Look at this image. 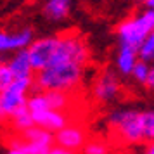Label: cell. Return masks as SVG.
<instances>
[{"instance_id": "1", "label": "cell", "mask_w": 154, "mask_h": 154, "mask_svg": "<svg viewBox=\"0 0 154 154\" xmlns=\"http://www.w3.org/2000/svg\"><path fill=\"white\" fill-rule=\"evenodd\" d=\"M85 76V66L75 63H66V64H56L49 66L45 69L38 71L33 75V83L35 90L40 92H64L71 94L80 88V85L83 83Z\"/></svg>"}, {"instance_id": "2", "label": "cell", "mask_w": 154, "mask_h": 154, "mask_svg": "<svg viewBox=\"0 0 154 154\" xmlns=\"http://www.w3.org/2000/svg\"><path fill=\"white\" fill-rule=\"evenodd\" d=\"M106 123L111 133L123 144L137 146L142 144V125H140V109L137 107H114L107 112Z\"/></svg>"}, {"instance_id": "3", "label": "cell", "mask_w": 154, "mask_h": 154, "mask_svg": "<svg viewBox=\"0 0 154 154\" xmlns=\"http://www.w3.org/2000/svg\"><path fill=\"white\" fill-rule=\"evenodd\" d=\"M88 61H90L88 43L78 31H66V33L56 35V49H54L49 66L66 64V63L87 66Z\"/></svg>"}, {"instance_id": "4", "label": "cell", "mask_w": 154, "mask_h": 154, "mask_svg": "<svg viewBox=\"0 0 154 154\" xmlns=\"http://www.w3.org/2000/svg\"><path fill=\"white\" fill-rule=\"evenodd\" d=\"M154 29V11L144 9L126 17L116 26L118 45H126L139 50L142 40Z\"/></svg>"}, {"instance_id": "5", "label": "cell", "mask_w": 154, "mask_h": 154, "mask_svg": "<svg viewBox=\"0 0 154 154\" xmlns=\"http://www.w3.org/2000/svg\"><path fill=\"white\" fill-rule=\"evenodd\" d=\"M33 90V78H16L5 90L0 92V107L4 112V119H9L16 109L26 106V99Z\"/></svg>"}, {"instance_id": "6", "label": "cell", "mask_w": 154, "mask_h": 154, "mask_svg": "<svg viewBox=\"0 0 154 154\" xmlns=\"http://www.w3.org/2000/svg\"><path fill=\"white\" fill-rule=\"evenodd\" d=\"M123 94V85L118 73L111 68L100 71L92 85V95L99 104H111Z\"/></svg>"}, {"instance_id": "7", "label": "cell", "mask_w": 154, "mask_h": 154, "mask_svg": "<svg viewBox=\"0 0 154 154\" xmlns=\"http://www.w3.org/2000/svg\"><path fill=\"white\" fill-rule=\"evenodd\" d=\"M54 49H56V36L35 38L29 43V47L26 50H28V57L29 63H31V68H33V73H38V71L45 69L49 66Z\"/></svg>"}, {"instance_id": "8", "label": "cell", "mask_w": 154, "mask_h": 154, "mask_svg": "<svg viewBox=\"0 0 154 154\" xmlns=\"http://www.w3.org/2000/svg\"><path fill=\"white\" fill-rule=\"evenodd\" d=\"M87 140H88L87 130L80 123H68L54 133V144L64 147L68 151H73V152L82 151Z\"/></svg>"}, {"instance_id": "9", "label": "cell", "mask_w": 154, "mask_h": 154, "mask_svg": "<svg viewBox=\"0 0 154 154\" xmlns=\"http://www.w3.org/2000/svg\"><path fill=\"white\" fill-rule=\"evenodd\" d=\"M33 40L35 33L29 26H23L21 29H16L14 33L0 29V54H12L17 50L28 49Z\"/></svg>"}, {"instance_id": "10", "label": "cell", "mask_w": 154, "mask_h": 154, "mask_svg": "<svg viewBox=\"0 0 154 154\" xmlns=\"http://www.w3.org/2000/svg\"><path fill=\"white\" fill-rule=\"evenodd\" d=\"M33 125L42 126L45 130H49L50 133H56L57 130H61L64 125H68V116L66 112L54 111V109H43L38 112H29Z\"/></svg>"}, {"instance_id": "11", "label": "cell", "mask_w": 154, "mask_h": 154, "mask_svg": "<svg viewBox=\"0 0 154 154\" xmlns=\"http://www.w3.org/2000/svg\"><path fill=\"white\" fill-rule=\"evenodd\" d=\"M139 61L137 56V49L133 47H126V45H118V52H116V59H114V68L118 76L130 78L133 66Z\"/></svg>"}, {"instance_id": "12", "label": "cell", "mask_w": 154, "mask_h": 154, "mask_svg": "<svg viewBox=\"0 0 154 154\" xmlns=\"http://www.w3.org/2000/svg\"><path fill=\"white\" fill-rule=\"evenodd\" d=\"M73 11V0H45L43 16L52 23H63Z\"/></svg>"}, {"instance_id": "13", "label": "cell", "mask_w": 154, "mask_h": 154, "mask_svg": "<svg viewBox=\"0 0 154 154\" xmlns=\"http://www.w3.org/2000/svg\"><path fill=\"white\" fill-rule=\"evenodd\" d=\"M11 73L14 75V78H33V68H31V63H29L28 57V50L23 49L17 50V52H12V56L7 63Z\"/></svg>"}, {"instance_id": "14", "label": "cell", "mask_w": 154, "mask_h": 154, "mask_svg": "<svg viewBox=\"0 0 154 154\" xmlns=\"http://www.w3.org/2000/svg\"><path fill=\"white\" fill-rule=\"evenodd\" d=\"M21 135V139L24 142H31V144H45V146H54V133H50L49 130H45L42 126H29L28 130H24Z\"/></svg>"}, {"instance_id": "15", "label": "cell", "mask_w": 154, "mask_h": 154, "mask_svg": "<svg viewBox=\"0 0 154 154\" xmlns=\"http://www.w3.org/2000/svg\"><path fill=\"white\" fill-rule=\"evenodd\" d=\"M43 97L47 100L49 109H54V111L64 112L71 104V94H64V92L49 90V92H43Z\"/></svg>"}, {"instance_id": "16", "label": "cell", "mask_w": 154, "mask_h": 154, "mask_svg": "<svg viewBox=\"0 0 154 154\" xmlns=\"http://www.w3.org/2000/svg\"><path fill=\"white\" fill-rule=\"evenodd\" d=\"M9 119H11L12 128H16V132H19V133H23L24 130H28L29 126H33V119H31V114H29V111H28L26 106H23V107H19V109H16Z\"/></svg>"}, {"instance_id": "17", "label": "cell", "mask_w": 154, "mask_h": 154, "mask_svg": "<svg viewBox=\"0 0 154 154\" xmlns=\"http://www.w3.org/2000/svg\"><path fill=\"white\" fill-rule=\"evenodd\" d=\"M140 125L144 142H154V109H140Z\"/></svg>"}, {"instance_id": "18", "label": "cell", "mask_w": 154, "mask_h": 154, "mask_svg": "<svg viewBox=\"0 0 154 154\" xmlns=\"http://www.w3.org/2000/svg\"><path fill=\"white\" fill-rule=\"evenodd\" d=\"M139 61L147 64H154V29L142 40L139 50H137Z\"/></svg>"}, {"instance_id": "19", "label": "cell", "mask_w": 154, "mask_h": 154, "mask_svg": "<svg viewBox=\"0 0 154 154\" xmlns=\"http://www.w3.org/2000/svg\"><path fill=\"white\" fill-rule=\"evenodd\" d=\"M149 71H151V64L142 63V61H137V64L133 66L132 73H130V78H132L135 83L146 85L147 78H149Z\"/></svg>"}, {"instance_id": "20", "label": "cell", "mask_w": 154, "mask_h": 154, "mask_svg": "<svg viewBox=\"0 0 154 154\" xmlns=\"http://www.w3.org/2000/svg\"><path fill=\"white\" fill-rule=\"evenodd\" d=\"M82 151H83V154H107L109 152V146L106 144L104 140L88 139Z\"/></svg>"}, {"instance_id": "21", "label": "cell", "mask_w": 154, "mask_h": 154, "mask_svg": "<svg viewBox=\"0 0 154 154\" xmlns=\"http://www.w3.org/2000/svg\"><path fill=\"white\" fill-rule=\"evenodd\" d=\"M14 80H16V78H14V75L11 73L9 66L5 63H2V64H0V92L5 90L9 85L14 82Z\"/></svg>"}, {"instance_id": "22", "label": "cell", "mask_w": 154, "mask_h": 154, "mask_svg": "<svg viewBox=\"0 0 154 154\" xmlns=\"http://www.w3.org/2000/svg\"><path fill=\"white\" fill-rule=\"evenodd\" d=\"M52 146H45V144H31V142H24L23 149L28 154H47Z\"/></svg>"}, {"instance_id": "23", "label": "cell", "mask_w": 154, "mask_h": 154, "mask_svg": "<svg viewBox=\"0 0 154 154\" xmlns=\"http://www.w3.org/2000/svg\"><path fill=\"white\" fill-rule=\"evenodd\" d=\"M47 154H76V152H73V151H68V149H64V147H61V146H54L49 149V152Z\"/></svg>"}, {"instance_id": "24", "label": "cell", "mask_w": 154, "mask_h": 154, "mask_svg": "<svg viewBox=\"0 0 154 154\" xmlns=\"http://www.w3.org/2000/svg\"><path fill=\"white\" fill-rule=\"evenodd\" d=\"M146 87L151 92H154V64H151V71H149V78L146 82Z\"/></svg>"}, {"instance_id": "25", "label": "cell", "mask_w": 154, "mask_h": 154, "mask_svg": "<svg viewBox=\"0 0 154 154\" xmlns=\"http://www.w3.org/2000/svg\"><path fill=\"white\" fill-rule=\"evenodd\" d=\"M7 154H28L24 149H16V147H12V149H9Z\"/></svg>"}, {"instance_id": "26", "label": "cell", "mask_w": 154, "mask_h": 154, "mask_svg": "<svg viewBox=\"0 0 154 154\" xmlns=\"http://www.w3.org/2000/svg\"><path fill=\"white\" fill-rule=\"evenodd\" d=\"M144 154H154V142H149L146 147V152Z\"/></svg>"}, {"instance_id": "27", "label": "cell", "mask_w": 154, "mask_h": 154, "mask_svg": "<svg viewBox=\"0 0 154 154\" xmlns=\"http://www.w3.org/2000/svg\"><path fill=\"white\" fill-rule=\"evenodd\" d=\"M144 5H146V9H151V11H154V0H147Z\"/></svg>"}, {"instance_id": "28", "label": "cell", "mask_w": 154, "mask_h": 154, "mask_svg": "<svg viewBox=\"0 0 154 154\" xmlns=\"http://www.w3.org/2000/svg\"><path fill=\"white\" fill-rule=\"evenodd\" d=\"M4 119V112H2V107H0V121Z\"/></svg>"}, {"instance_id": "29", "label": "cell", "mask_w": 154, "mask_h": 154, "mask_svg": "<svg viewBox=\"0 0 154 154\" xmlns=\"http://www.w3.org/2000/svg\"><path fill=\"white\" fill-rule=\"evenodd\" d=\"M135 2H139V4H146L147 0H135Z\"/></svg>"}, {"instance_id": "30", "label": "cell", "mask_w": 154, "mask_h": 154, "mask_svg": "<svg viewBox=\"0 0 154 154\" xmlns=\"http://www.w3.org/2000/svg\"><path fill=\"white\" fill-rule=\"evenodd\" d=\"M0 64H2V61H0Z\"/></svg>"}]
</instances>
